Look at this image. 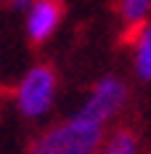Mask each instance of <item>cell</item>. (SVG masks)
I'll use <instances>...</instances> for the list:
<instances>
[{
    "mask_svg": "<svg viewBox=\"0 0 151 154\" xmlns=\"http://www.w3.org/2000/svg\"><path fill=\"white\" fill-rule=\"evenodd\" d=\"M104 141V125L74 114L72 120L50 128L40 141L32 143L29 154H90Z\"/></svg>",
    "mask_w": 151,
    "mask_h": 154,
    "instance_id": "6da1fadb",
    "label": "cell"
},
{
    "mask_svg": "<svg viewBox=\"0 0 151 154\" xmlns=\"http://www.w3.org/2000/svg\"><path fill=\"white\" fill-rule=\"evenodd\" d=\"M53 93H56V75L53 69L40 64L32 66L27 77L19 85V109L24 117H40L45 114L53 104Z\"/></svg>",
    "mask_w": 151,
    "mask_h": 154,
    "instance_id": "7a4b0ae2",
    "label": "cell"
},
{
    "mask_svg": "<svg viewBox=\"0 0 151 154\" xmlns=\"http://www.w3.org/2000/svg\"><path fill=\"white\" fill-rule=\"evenodd\" d=\"M125 98H127L125 82L117 80V77H104V80H98V85L93 88V96L88 98V104L77 114H82L85 120H93V122L104 125L106 120H111L122 109Z\"/></svg>",
    "mask_w": 151,
    "mask_h": 154,
    "instance_id": "3957f363",
    "label": "cell"
},
{
    "mask_svg": "<svg viewBox=\"0 0 151 154\" xmlns=\"http://www.w3.org/2000/svg\"><path fill=\"white\" fill-rule=\"evenodd\" d=\"M61 16H64L61 0H37V3H32L29 19H27L29 40L32 43H45L48 37L56 32Z\"/></svg>",
    "mask_w": 151,
    "mask_h": 154,
    "instance_id": "277c9868",
    "label": "cell"
},
{
    "mask_svg": "<svg viewBox=\"0 0 151 154\" xmlns=\"http://www.w3.org/2000/svg\"><path fill=\"white\" fill-rule=\"evenodd\" d=\"M135 69L140 80H151V24L143 27V32L135 40Z\"/></svg>",
    "mask_w": 151,
    "mask_h": 154,
    "instance_id": "5b68a950",
    "label": "cell"
},
{
    "mask_svg": "<svg viewBox=\"0 0 151 154\" xmlns=\"http://www.w3.org/2000/svg\"><path fill=\"white\" fill-rule=\"evenodd\" d=\"M104 154H138V141L130 130H119L114 138L109 141Z\"/></svg>",
    "mask_w": 151,
    "mask_h": 154,
    "instance_id": "8992f818",
    "label": "cell"
},
{
    "mask_svg": "<svg viewBox=\"0 0 151 154\" xmlns=\"http://www.w3.org/2000/svg\"><path fill=\"white\" fill-rule=\"evenodd\" d=\"M151 8V0H122V16L130 24H143V19Z\"/></svg>",
    "mask_w": 151,
    "mask_h": 154,
    "instance_id": "52a82bcc",
    "label": "cell"
},
{
    "mask_svg": "<svg viewBox=\"0 0 151 154\" xmlns=\"http://www.w3.org/2000/svg\"><path fill=\"white\" fill-rule=\"evenodd\" d=\"M32 0H14V8H29Z\"/></svg>",
    "mask_w": 151,
    "mask_h": 154,
    "instance_id": "ba28073f",
    "label": "cell"
},
{
    "mask_svg": "<svg viewBox=\"0 0 151 154\" xmlns=\"http://www.w3.org/2000/svg\"><path fill=\"white\" fill-rule=\"evenodd\" d=\"M90 154H95V152H90Z\"/></svg>",
    "mask_w": 151,
    "mask_h": 154,
    "instance_id": "9c48e42d",
    "label": "cell"
}]
</instances>
